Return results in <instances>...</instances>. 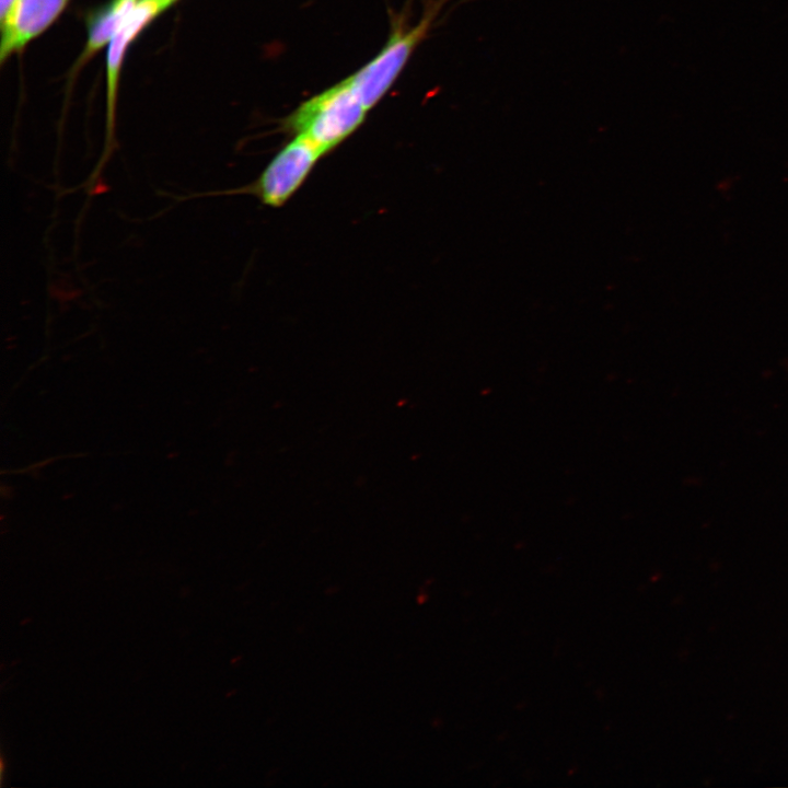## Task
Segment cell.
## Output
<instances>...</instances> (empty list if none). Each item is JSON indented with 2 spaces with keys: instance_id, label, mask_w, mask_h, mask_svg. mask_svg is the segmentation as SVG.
<instances>
[{
  "instance_id": "obj_1",
  "label": "cell",
  "mask_w": 788,
  "mask_h": 788,
  "mask_svg": "<svg viewBox=\"0 0 788 788\" xmlns=\"http://www.w3.org/2000/svg\"><path fill=\"white\" fill-rule=\"evenodd\" d=\"M368 111L346 78L303 102L283 126L327 154L360 127Z\"/></svg>"
},
{
  "instance_id": "obj_2",
  "label": "cell",
  "mask_w": 788,
  "mask_h": 788,
  "mask_svg": "<svg viewBox=\"0 0 788 788\" xmlns=\"http://www.w3.org/2000/svg\"><path fill=\"white\" fill-rule=\"evenodd\" d=\"M445 0L429 3L424 16L414 25L395 24L383 48L354 74L350 84L364 106L372 108L391 89L414 50L427 36Z\"/></svg>"
},
{
  "instance_id": "obj_3",
  "label": "cell",
  "mask_w": 788,
  "mask_h": 788,
  "mask_svg": "<svg viewBox=\"0 0 788 788\" xmlns=\"http://www.w3.org/2000/svg\"><path fill=\"white\" fill-rule=\"evenodd\" d=\"M323 155L322 150L308 138L297 135L277 152L252 184L235 193L252 194L273 208L282 207Z\"/></svg>"
},
{
  "instance_id": "obj_4",
  "label": "cell",
  "mask_w": 788,
  "mask_h": 788,
  "mask_svg": "<svg viewBox=\"0 0 788 788\" xmlns=\"http://www.w3.org/2000/svg\"><path fill=\"white\" fill-rule=\"evenodd\" d=\"M169 7L159 0H139L128 20L107 45L106 56V148L113 143L118 81L123 60L130 43Z\"/></svg>"
},
{
  "instance_id": "obj_5",
  "label": "cell",
  "mask_w": 788,
  "mask_h": 788,
  "mask_svg": "<svg viewBox=\"0 0 788 788\" xmlns=\"http://www.w3.org/2000/svg\"><path fill=\"white\" fill-rule=\"evenodd\" d=\"M70 1L18 0L10 15L1 22V62L45 32Z\"/></svg>"
},
{
  "instance_id": "obj_6",
  "label": "cell",
  "mask_w": 788,
  "mask_h": 788,
  "mask_svg": "<svg viewBox=\"0 0 788 788\" xmlns=\"http://www.w3.org/2000/svg\"><path fill=\"white\" fill-rule=\"evenodd\" d=\"M138 2L139 0H111L104 8L90 16L88 40L80 57V62L88 60L108 45L114 35L128 20Z\"/></svg>"
},
{
  "instance_id": "obj_7",
  "label": "cell",
  "mask_w": 788,
  "mask_h": 788,
  "mask_svg": "<svg viewBox=\"0 0 788 788\" xmlns=\"http://www.w3.org/2000/svg\"><path fill=\"white\" fill-rule=\"evenodd\" d=\"M18 0H0V22H3L12 12Z\"/></svg>"
},
{
  "instance_id": "obj_8",
  "label": "cell",
  "mask_w": 788,
  "mask_h": 788,
  "mask_svg": "<svg viewBox=\"0 0 788 788\" xmlns=\"http://www.w3.org/2000/svg\"><path fill=\"white\" fill-rule=\"evenodd\" d=\"M159 1H161V2H163L164 4H166L167 7H170V5H172L176 0H159Z\"/></svg>"
}]
</instances>
